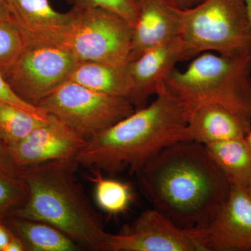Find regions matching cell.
Listing matches in <instances>:
<instances>
[{"label":"cell","instance_id":"6da1fadb","mask_svg":"<svg viewBox=\"0 0 251 251\" xmlns=\"http://www.w3.org/2000/svg\"><path fill=\"white\" fill-rule=\"evenodd\" d=\"M136 175L153 207L186 229L207 224L231 188L230 181L205 146L190 140L163 148Z\"/></svg>","mask_w":251,"mask_h":251},{"label":"cell","instance_id":"7a4b0ae2","mask_svg":"<svg viewBox=\"0 0 251 251\" xmlns=\"http://www.w3.org/2000/svg\"><path fill=\"white\" fill-rule=\"evenodd\" d=\"M156 98L87 140L75 156L77 166L114 175L136 174L157 153L185 139L190 112L164 87Z\"/></svg>","mask_w":251,"mask_h":251},{"label":"cell","instance_id":"3957f363","mask_svg":"<svg viewBox=\"0 0 251 251\" xmlns=\"http://www.w3.org/2000/svg\"><path fill=\"white\" fill-rule=\"evenodd\" d=\"M77 166L75 161H52L19 170L27 198L11 215L54 226L82 249L107 251L110 233L77 181Z\"/></svg>","mask_w":251,"mask_h":251},{"label":"cell","instance_id":"277c9868","mask_svg":"<svg viewBox=\"0 0 251 251\" xmlns=\"http://www.w3.org/2000/svg\"><path fill=\"white\" fill-rule=\"evenodd\" d=\"M166 87L189 110L218 105L251 121V51L203 52L184 71L175 69Z\"/></svg>","mask_w":251,"mask_h":251},{"label":"cell","instance_id":"5b68a950","mask_svg":"<svg viewBox=\"0 0 251 251\" xmlns=\"http://www.w3.org/2000/svg\"><path fill=\"white\" fill-rule=\"evenodd\" d=\"M179 38L191 57L206 52L230 55L251 51L244 0H203L176 9Z\"/></svg>","mask_w":251,"mask_h":251},{"label":"cell","instance_id":"8992f818","mask_svg":"<svg viewBox=\"0 0 251 251\" xmlns=\"http://www.w3.org/2000/svg\"><path fill=\"white\" fill-rule=\"evenodd\" d=\"M38 107L89 140L135 112L129 100L100 93L67 81Z\"/></svg>","mask_w":251,"mask_h":251},{"label":"cell","instance_id":"52a82bcc","mask_svg":"<svg viewBox=\"0 0 251 251\" xmlns=\"http://www.w3.org/2000/svg\"><path fill=\"white\" fill-rule=\"evenodd\" d=\"M75 18L65 44L78 62L125 65L131 52L133 26L103 8L74 4Z\"/></svg>","mask_w":251,"mask_h":251},{"label":"cell","instance_id":"ba28073f","mask_svg":"<svg viewBox=\"0 0 251 251\" xmlns=\"http://www.w3.org/2000/svg\"><path fill=\"white\" fill-rule=\"evenodd\" d=\"M77 63L62 46L27 44L2 75L18 97L38 107L42 99L69 81Z\"/></svg>","mask_w":251,"mask_h":251},{"label":"cell","instance_id":"9c48e42d","mask_svg":"<svg viewBox=\"0 0 251 251\" xmlns=\"http://www.w3.org/2000/svg\"><path fill=\"white\" fill-rule=\"evenodd\" d=\"M107 251H204L191 231L154 208L148 209L117 234H109Z\"/></svg>","mask_w":251,"mask_h":251},{"label":"cell","instance_id":"30bf717a","mask_svg":"<svg viewBox=\"0 0 251 251\" xmlns=\"http://www.w3.org/2000/svg\"><path fill=\"white\" fill-rule=\"evenodd\" d=\"M204 251H251V196L231 183L228 197L202 227L188 229Z\"/></svg>","mask_w":251,"mask_h":251},{"label":"cell","instance_id":"8fae6325","mask_svg":"<svg viewBox=\"0 0 251 251\" xmlns=\"http://www.w3.org/2000/svg\"><path fill=\"white\" fill-rule=\"evenodd\" d=\"M87 140L49 115V120L26 138L7 148L17 171L52 161H75Z\"/></svg>","mask_w":251,"mask_h":251},{"label":"cell","instance_id":"7c38bea8","mask_svg":"<svg viewBox=\"0 0 251 251\" xmlns=\"http://www.w3.org/2000/svg\"><path fill=\"white\" fill-rule=\"evenodd\" d=\"M189 57L186 46L178 36L130 59L126 69L135 108H143L150 96L156 95L163 90L177 62Z\"/></svg>","mask_w":251,"mask_h":251},{"label":"cell","instance_id":"4fadbf2b","mask_svg":"<svg viewBox=\"0 0 251 251\" xmlns=\"http://www.w3.org/2000/svg\"><path fill=\"white\" fill-rule=\"evenodd\" d=\"M11 21L16 25L25 45L48 44L65 48L75 18L74 9L55 11L49 0H7Z\"/></svg>","mask_w":251,"mask_h":251},{"label":"cell","instance_id":"5bb4252c","mask_svg":"<svg viewBox=\"0 0 251 251\" xmlns=\"http://www.w3.org/2000/svg\"><path fill=\"white\" fill-rule=\"evenodd\" d=\"M137 4L138 16L129 59L179 35L177 7L168 0H140Z\"/></svg>","mask_w":251,"mask_h":251},{"label":"cell","instance_id":"9a60e30c","mask_svg":"<svg viewBox=\"0 0 251 251\" xmlns=\"http://www.w3.org/2000/svg\"><path fill=\"white\" fill-rule=\"evenodd\" d=\"M251 120L218 105H206L191 112L184 140L205 144L245 138Z\"/></svg>","mask_w":251,"mask_h":251},{"label":"cell","instance_id":"2e32d148","mask_svg":"<svg viewBox=\"0 0 251 251\" xmlns=\"http://www.w3.org/2000/svg\"><path fill=\"white\" fill-rule=\"evenodd\" d=\"M69 80L96 92L128 99L133 104L126 64L78 62Z\"/></svg>","mask_w":251,"mask_h":251},{"label":"cell","instance_id":"e0dca14e","mask_svg":"<svg viewBox=\"0 0 251 251\" xmlns=\"http://www.w3.org/2000/svg\"><path fill=\"white\" fill-rule=\"evenodd\" d=\"M11 225L29 251H79L82 248L54 226L13 216Z\"/></svg>","mask_w":251,"mask_h":251},{"label":"cell","instance_id":"ac0fdd59","mask_svg":"<svg viewBox=\"0 0 251 251\" xmlns=\"http://www.w3.org/2000/svg\"><path fill=\"white\" fill-rule=\"evenodd\" d=\"M204 145L231 183L247 187L251 179V149L244 138L222 140Z\"/></svg>","mask_w":251,"mask_h":251},{"label":"cell","instance_id":"d6986e66","mask_svg":"<svg viewBox=\"0 0 251 251\" xmlns=\"http://www.w3.org/2000/svg\"><path fill=\"white\" fill-rule=\"evenodd\" d=\"M49 116L41 117L5 102L0 101V139L6 148L24 139Z\"/></svg>","mask_w":251,"mask_h":251},{"label":"cell","instance_id":"ffe728a7","mask_svg":"<svg viewBox=\"0 0 251 251\" xmlns=\"http://www.w3.org/2000/svg\"><path fill=\"white\" fill-rule=\"evenodd\" d=\"M88 179L95 185V197L99 207L110 216L128 210L133 199L130 185L118 180L104 177L102 172L90 171Z\"/></svg>","mask_w":251,"mask_h":251},{"label":"cell","instance_id":"44dd1931","mask_svg":"<svg viewBox=\"0 0 251 251\" xmlns=\"http://www.w3.org/2000/svg\"><path fill=\"white\" fill-rule=\"evenodd\" d=\"M25 46L21 31L13 21L0 22V73L4 74Z\"/></svg>","mask_w":251,"mask_h":251},{"label":"cell","instance_id":"7402d4cb","mask_svg":"<svg viewBox=\"0 0 251 251\" xmlns=\"http://www.w3.org/2000/svg\"><path fill=\"white\" fill-rule=\"evenodd\" d=\"M27 195V187L19 176L0 173V218L18 204H22Z\"/></svg>","mask_w":251,"mask_h":251},{"label":"cell","instance_id":"603a6c76","mask_svg":"<svg viewBox=\"0 0 251 251\" xmlns=\"http://www.w3.org/2000/svg\"><path fill=\"white\" fill-rule=\"evenodd\" d=\"M74 4L91 5L118 14L134 27L138 16V4L133 0H72Z\"/></svg>","mask_w":251,"mask_h":251},{"label":"cell","instance_id":"cb8c5ba5","mask_svg":"<svg viewBox=\"0 0 251 251\" xmlns=\"http://www.w3.org/2000/svg\"><path fill=\"white\" fill-rule=\"evenodd\" d=\"M0 101L12 104V105L24 109L27 111L30 112L31 113L39 115V116H49V115H47L42 109L28 103L27 102L23 100L21 97H18L10 87L1 73H0Z\"/></svg>","mask_w":251,"mask_h":251},{"label":"cell","instance_id":"d4e9b609","mask_svg":"<svg viewBox=\"0 0 251 251\" xmlns=\"http://www.w3.org/2000/svg\"><path fill=\"white\" fill-rule=\"evenodd\" d=\"M0 173L18 176V171L10 158L7 148L0 139Z\"/></svg>","mask_w":251,"mask_h":251},{"label":"cell","instance_id":"484cf974","mask_svg":"<svg viewBox=\"0 0 251 251\" xmlns=\"http://www.w3.org/2000/svg\"><path fill=\"white\" fill-rule=\"evenodd\" d=\"M25 251L24 244L21 240V238L16 237L12 233H11L10 240L6 246L4 251Z\"/></svg>","mask_w":251,"mask_h":251},{"label":"cell","instance_id":"4316f807","mask_svg":"<svg viewBox=\"0 0 251 251\" xmlns=\"http://www.w3.org/2000/svg\"><path fill=\"white\" fill-rule=\"evenodd\" d=\"M11 237V232L0 221V251H4Z\"/></svg>","mask_w":251,"mask_h":251},{"label":"cell","instance_id":"83f0119b","mask_svg":"<svg viewBox=\"0 0 251 251\" xmlns=\"http://www.w3.org/2000/svg\"><path fill=\"white\" fill-rule=\"evenodd\" d=\"M1 21H12L7 0H0V22Z\"/></svg>","mask_w":251,"mask_h":251},{"label":"cell","instance_id":"f1b7e54d","mask_svg":"<svg viewBox=\"0 0 251 251\" xmlns=\"http://www.w3.org/2000/svg\"><path fill=\"white\" fill-rule=\"evenodd\" d=\"M168 1L176 6V7L184 9L193 7V6L202 2L203 0H168Z\"/></svg>","mask_w":251,"mask_h":251},{"label":"cell","instance_id":"f546056e","mask_svg":"<svg viewBox=\"0 0 251 251\" xmlns=\"http://www.w3.org/2000/svg\"><path fill=\"white\" fill-rule=\"evenodd\" d=\"M244 2L245 5L246 11H247L248 23H249L251 36V0H244Z\"/></svg>","mask_w":251,"mask_h":251},{"label":"cell","instance_id":"4dcf8cb0","mask_svg":"<svg viewBox=\"0 0 251 251\" xmlns=\"http://www.w3.org/2000/svg\"><path fill=\"white\" fill-rule=\"evenodd\" d=\"M246 142H247V143L248 144V145H249V147H250L251 149V128L250 130H249V132H248V133L247 135H246L245 138Z\"/></svg>","mask_w":251,"mask_h":251},{"label":"cell","instance_id":"1f68e13d","mask_svg":"<svg viewBox=\"0 0 251 251\" xmlns=\"http://www.w3.org/2000/svg\"><path fill=\"white\" fill-rule=\"evenodd\" d=\"M247 188L248 191H249V194H250L251 196V179L250 181H249V185H248Z\"/></svg>","mask_w":251,"mask_h":251},{"label":"cell","instance_id":"d6a6232c","mask_svg":"<svg viewBox=\"0 0 251 251\" xmlns=\"http://www.w3.org/2000/svg\"><path fill=\"white\" fill-rule=\"evenodd\" d=\"M133 1H135V2L138 3V1H140V0H133Z\"/></svg>","mask_w":251,"mask_h":251}]
</instances>
